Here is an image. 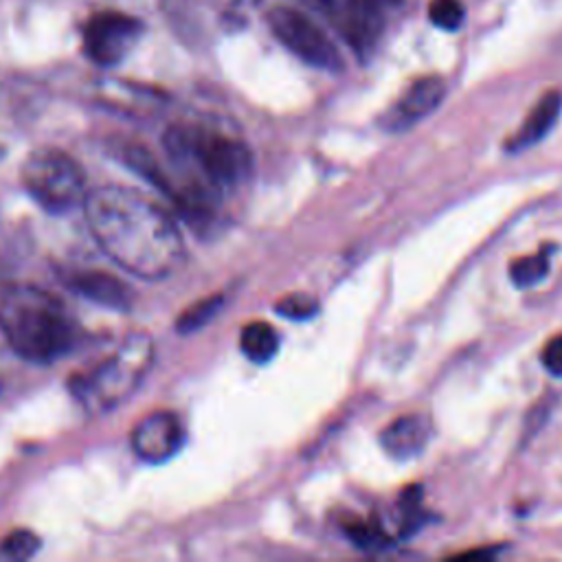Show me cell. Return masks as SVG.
Returning a JSON list of instances; mask_svg holds the SVG:
<instances>
[{"instance_id":"1","label":"cell","mask_w":562,"mask_h":562,"mask_svg":"<svg viewBox=\"0 0 562 562\" xmlns=\"http://www.w3.org/2000/svg\"><path fill=\"white\" fill-rule=\"evenodd\" d=\"M86 222L99 248L138 279L158 281L173 274L184 261V241L171 220L145 193L105 184L83 200Z\"/></svg>"},{"instance_id":"2","label":"cell","mask_w":562,"mask_h":562,"mask_svg":"<svg viewBox=\"0 0 562 562\" xmlns=\"http://www.w3.org/2000/svg\"><path fill=\"white\" fill-rule=\"evenodd\" d=\"M0 329L7 347L35 364L66 356L77 340V325L66 305L31 283H11L0 292Z\"/></svg>"},{"instance_id":"3","label":"cell","mask_w":562,"mask_h":562,"mask_svg":"<svg viewBox=\"0 0 562 562\" xmlns=\"http://www.w3.org/2000/svg\"><path fill=\"white\" fill-rule=\"evenodd\" d=\"M156 358L154 340L145 331H132L105 360L75 375L68 384L88 413H108L134 395Z\"/></svg>"},{"instance_id":"4","label":"cell","mask_w":562,"mask_h":562,"mask_svg":"<svg viewBox=\"0 0 562 562\" xmlns=\"http://www.w3.org/2000/svg\"><path fill=\"white\" fill-rule=\"evenodd\" d=\"M162 145L180 165H191L211 189L235 187L241 182L252 167L250 149L209 125L202 123H176L167 127Z\"/></svg>"},{"instance_id":"5","label":"cell","mask_w":562,"mask_h":562,"mask_svg":"<svg viewBox=\"0 0 562 562\" xmlns=\"http://www.w3.org/2000/svg\"><path fill=\"white\" fill-rule=\"evenodd\" d=\"M22 184L26 193L53 215L83 206L86 173L81 165L57 147L33 149L22 162Z\"/></svg>"},{"instance_id":"6","label":"cell","mask_w":562,"mask_h":562,"mask_svg":"<svg viewBox=\"0 0 562 562\" xmlns=\"http://www.w3.org/2000/svg\"><path fill=\"white\" fill-rule=\"evenodd\" d=\"M268 24L277 40L299 59L321 70H340L342 59L329 35L305 13L292 7H274L268 13Z\"/></svg>"},{"instance_id":"7","label":"cell","mask_w":562,"mask_h":562,"mask_svg":"<svg viewBox=\"0 0 562 562\" xmlns=\"http://www.w3.org/2000/svg\"><path fill=\"white\" fill-rule=\"evenodd\" d=\"M143 22L121 11L94 13L83 26L86 55L99 66H116L136 46Z\"/></svg>"},{"instance_id":"8","label":"cell","mask_w":562,"mask_h":562,"mask_svg":"<svg viewBox=\"0 0 562 562\" xmlns=\"http://www.w3.org/2000/svg\"><path fill=\"white\" fill-rule=\"evenodd\" d=\"M184 432L180 419L171 411H154L136 422L130 435L132 450L147 463L171 459L182 446Z\"/></svg>"},{"instance_id":"9","label":"cell","mask_w":562,"mask_h":562,"mask_svg":"<svg viewBox=\"0 0 562 562\" xmlns=\"http://www.w3.org/2000/svg\"><path fill=\"white\" fill-rule=\"evenodd\" d=\"M323 7L338 33L358 55L371 50L384 24L382 9H375L360 0H323Z\"/></svg>"},{"instance_id":"10","label":"cell","mask_w":562,"mask_h":562,"mask_svg":"<svg viewBox=\"0 0 562 562\" xmlns=\"http://www.w3.org/2000/svg\"><path fill=\"white\" fill-rule=\"evenodd\" d=\"M443 97H446V81L441 77H435V75L422 77L402 92L395 105L384 114L382 125L393 132L406 130L419 123L422 119H426L430 112H435L443 101Z\"/></svg>"},{"instance_id":"11","label":"cell","mask_w":562,"mask_h":562,"mask_svg":"<svg viewBox=\"0 0 562 562\" xmlns=\"http://www.w3.org/2000/svg\"><path fill=\"white\" fill-rule=\"evenodd\" d=\"M68 290L86 296L103 307L127 310L134 301V292L119 277L97 268H70L61 274Z\"/></svg>"},{"instance_id":"12","label":"cell","mask_w":562,"mask_h":562,"mask_svg":"<svg viewBox=\"0 0 562 562\" xmlns=\"http://www.w3.org/2000/svg\"><path fill=\"white\" fill-rule=\"evenodd\" d=\"M430 432H432V424L426 415L408 413L393 419L380 432V443L384 452L391 454L393 459H411L426 448Z\"/></svg>"},{"instance_id":"13","label":"cell","mask_w":562,"mask_h":562,"mask_svg":"<svg viewBox=\"0 0 562 562\" xmlns=\"http://www.w3.org/2000/svg\"><path fill=\"white\" fill-rule=\"evenodd\" d=\"M560 112H562V92L547 90L533 103V108L527 112L518 132L507 140V149L520 151V149H527V147L536 145L538 140H542L549 134V130L555 125Z\"/></svg>"},{"instance_id":"14","label":"cell","mask_w":562,"mask_h":562,"mask_svg":"<svg viewBox=\"0 0 562 562\" xmlns=\"http://www.w3.org/2000/svg\"><path fill=\"white\" fill-rule=\"evenodd\" d=\"M239 347L248 360L263 364L274 358L279 349V334L266 321H252L241 327Z\"/></svg>"},{"instance_id":"15","label":"cell","mask_w":562,"mask_h":562,"mask_svg":"<svg viewBox=\"0 0 562 562\" xmlns=\"http://www.w3.org/2000/svg\"><path fill=\"white\" fill-rule=\"evenodd\" d=\"M549 272V248H542L540 252L518 257L509 263V279L518 288H529L542 281Z\"/></svg>"},{"instance_id":"16","label":"cell","mask_w":562,"mask_h":562,"mask_svg":"<svg viewBox=\"0 0 562 562\" xmlns=\"http://www.w3.org/2000/svg\"><path fill=\"white\" fill-rule=\"evenodd\" d=\"M345 533L360 549H384L391 538L375 518H351L345 522Z\"/></svg>"},{"instance_id":"17","label":"cell","mask_w":562,"mask_h":562,"mask_svg":"<svg viewBox=\"0 0 562 562\" xmlns=\"http://www.w3.org/2000/svg\"><path fill=\"white\" fill-rule=\"evenodd\" d=\"M222 303H224L222 294H213V296H206V299L193 303L191 307H187V310L180 314V318H178V323H176L178 331H180V334H191V331L204 327V325H206L209 321H213V316L220 312Z\"/></svg>"},{"instance_id":"18","label":"cell","mask_w":562,"mask_h":562,"mask_svg":"<svg viewBox=\"0 0 562 562\" xmlns=\"http://www.w3.org/2000/svg\"><path fill=\"white\" fill-rule=\"evenodd\" d=\"M40 549V538L29 529H15L0 542V553L9 560H29Z\"/></svg>"},{"instance_id":"19","label":"cell","mask_w":562,"mask_h":562,"mask_svg":"<svg viewBox=\"0 0 562 562\" xmlns=\"http://www.w3.org/2000/svg\"><path fill=\"white\" fill-rule=\"evenodd\" d=\"M428 18L435 26L446 29V31H454L461 26L465 11L463 4L459 0H430L428 4Z\"/></svg>"},{"instance_id":"20","label":"cell","mask_w":562,"mask_h":562,"mask_svg":"<svg viewBox=\"0 0 562 562\" xmlns=\"http://www.w3.org/2000/svg\"><path fill=\"white\" fill-rule=\"evenodd\" d=\"M274 310L292 321H305L312 318L318 312V303L314 296L303 294V292H292L279 299V303L274 305Z\"/></svg>"},{"instance_id":"21","label":"cell","mask_w":562,"mask_h":562,"mask_svg":"<svg viewBox=\"0 0 562 562\" xmlns=\"http://www.w3.org/2000/svg\"><path fill=\"white\" fill-rule=\"evenodd\" d=\"M540 360H542L544 369H547L551 375L562 378V334H558V336H553L551 340H547V345L542 347Z\"/></svg>"},{"instance_id":"22","label":"cell","mask_w":562,"mask_h":562,"mask_svg":"<svg viewBox=\"0 0 562 562\" xmlns=\"http://www.w3.org/2000/svg\"><path fill=\"white\" fill-rule=\"evenodd\" d=\"M360 2H364V4H371V7H378V9L386 11V9H389V7H393L397 0H360Z\"/></svg>"},{"instance_id":"23","label":"cell","mask_w":562,"mask_h":562,"mask_svg":"<svg viewBox=\"0 0 562 562\" xmlns=\"http://www.w3.org/2000/svg\"><path fill=\"white\" fill-rule=\"evenodd\" d=\"M2 349H9V347H7V342H4V336H2V329H0V353H2Z\"/></svg>"}]
</instances>
